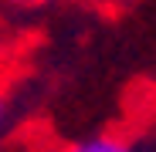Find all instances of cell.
Masks as SVG:
<instances>
[{
	"label": "cell",
	"mask_w": 156,
	"mask_h": 152,
	"mask_svg": "<svg viewBox=\"0 0 156 152\" xmlns=\"http://www.w3.org/2000/svg\"><path fill=\"white\" fill-rule=\"evenodd\" d=\"M65 152H136L133 139L115 135V132H102V135H88L82 142H71Z\"/></svg>",
	"instance_id": "cell-1"
},
{
	"label": "cell",
	"mask_w": 156,
	"mask_h": 152,
	"mask_svg": "<svg viewBox=\"0 0 156 152\" xmlns=\"http://www.w3.org/2000/svg\"><path fill=\"white\" fill-rule=\"evenodd\" d=\"M7 4H10L14 10H41V7H48V4H55V0H7Z\"/></svg>",
	"instance_id": "cell-2"
},
{
	"label": "cell",
	"mask_w": 156,
	"mask_h": 152,
	"mask_svg": "<svg viewBox=\"0 0 156 152\" xmlns=\"http://www.w3.org/2000/svg\"><path fill=\"white\" fill-rule=\"evenodd\" d=\"M7 115H10V108H7L4 91H0V145H4V135H7Z\"/></svg>",
	"instance_id": "cell-3"
}]
</instances>
